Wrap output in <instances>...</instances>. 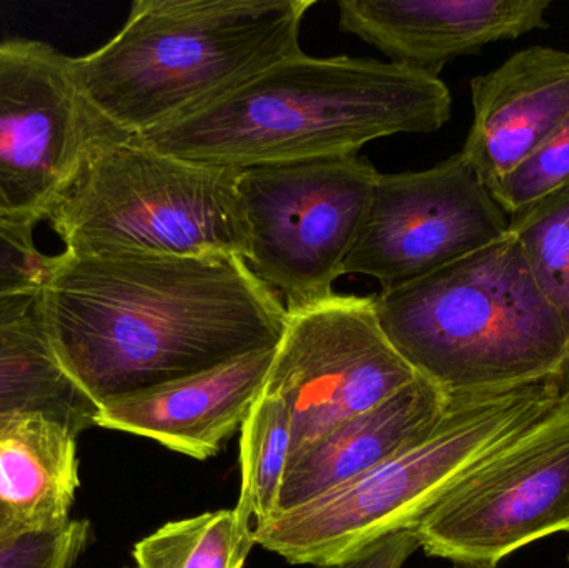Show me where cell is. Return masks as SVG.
Masks as SVG:
<instances>
[{"label": "cell", "instance_id": "10", "mask_svg": "<svg viewBox=\"0 0 569 568\" xmlns=\"http://www.w3.org/2000/svg\"><path fill=\"white\" fill-rule=\"evenodd\" d=\"M418 377L385 336L373 297L335 293L288 313L263 390L290 412L295 454Z\"/></svg>", "mask_w": 569, "mask_h": 568}, {"label": "cell", "instance_id": "6", "mask_svg": "<svg viewBox=\"0 0 569 568\" xmlns=\"http://www.w3.org/2000/svg\"><path fill=\"white\" fill-rule=\"evenodd\" d=\"M240 172L187 162L130 139L107 140L47 222L72 256L229 253L246 260Z\"/></svg>", "mask_w": 569, "mask_h": 568}, {"label": "cell", "instance_id": "2", "mask_svg": "<svg viewBox=\"0 0 569 568\" xmlns=\"http://www.w3.org/2000/svg\"><path fill=\"white\" fill-rule=\"evenodd\" d=\"M450 117L451 93L440 77L301 50L202 109L130 140L187 162L242 170L357 157L383 137L437 132Z\"/></svg>", "mask_w": 569, "mask_h": 568}, {"label": "cell", "instance_id": "23", "mask_svg": "<svg viewBox=\"0 0 569 568\" xmlns=\"http://www.w3.org/2000/svg\"><path fill=\"white\" fill-rule=\"evenodd\" d=\"M90 540L87 520L49 534H23L0 544V568H72Z\"/></svg>", "mask_w": 569, "mask_h": 568}, {"label": "cell", "instance_id": "9", "mask_svg": "<svg viewBox=\"0 0 569 568\" xmlns=\"http://www.w3.org/2000/svg\"><path fill=\"white\" fill-rule=\"evenodd\" d=\"M119 139L83 99L72 57L42 40H0V217L49 219L96 147Z\"/></svg>", "mask_w": 569, "mask_h": 568}, {"label": "cell", "instance_id": "13", "mask_svg": "<svg viewBox=\"0 0 569 568\" xmlns=\"http://www.w3.org/2000/svg\"><path fill=\"white\" fill-rule=\"evenodd\" d=\"M276 349L106 400L97 409L96 427L146 437L196 460L212 459L242 429L266 386Z\"/></svg>", "mask_w": 569, "mask_h": 568}, {"label": "cell", "instance_id": "19", "mask_svg": "<svg viewBox=\"0 0 569 568\" xmlns=\"http://www.w3.org/2000/svg\"><path fill=\"white\" fill-rule=\"evenodd\" d=\"M291 454V419L283 400L262 389L240 429V484L236 512L253 530L279 514Z\"/></svg>", "mask_w": 569, "mask_h": 568}, {"label": "cell", "instance_id": "17", "mask_svg": "<svg viewBox=\"0 0 569 568\" xmlns=\"http://www.w3.org/2000/svg\"><path fill=\"white\" fill-rule=\"evenodd\" d=\"M97 409L57 356L40 292L0 306V417L46 413L80 436L96 427Z\"/></svg>", "mask_w": 569, "mask_h": 568}, {"label": "cell", "instance_id": "18", "mask_svg": "<svg viewBox=\"0 0 569 568\" xmlns=\"http://www.w3.org/2000/svg\"><path fill=\"white\" fill-rule=\"evenodd\" d=\"M256 530L236 509L166 524L133 547L137 568H243Z\"/></svg>", "mask_w": 569, "mask_h": 568}, {"label": "cell", "instance_id": "24", "mask_svg": "<svg viewBox=\"0 0 569 568\" xmlns=\"http://www.w3.org/2000/svg\"><path fill=\"white\" fill-rule=\"evenodd\" d=\"M420 549L415 530H403L368 547L363 552L343 562L313 568H403L407 560Z\"/></svg>", "mask_w": 569, "mask_h": 568}, {"label": "cell", "instance_id": "12", "mask_svg": "<svg viewBox=\"0 0 569 568\" xmlns=\"http://www.w3.org/2000/svg\"><path fill=\"white\" fill-rule=\"evenodd\" d=\"M550 0H340L338 27L391 63L440 77L458 57L547 30Z\"/></svg>", "mask_w": 569, "mask_h": 568}, {"label": "cell", "instance_id": "21", "mask_svg": "<svg viewBox=\"0 0 569 568\" xmlns=\"http://www.w3.org/2000/svg\"><path fill=\"white\" fill-rule=\"evenodd\" d=\"M569 182V117L513 172L488 187L508 217Z\"/></svg>", "mask_w": 569, "mask_h": 568}, {"label": "cell", "instance_id": "4", "mask_svg": "<svg viewBox=\"0 0 569 568\" xmlns=\"http://www.w3.org/2000/svg\"><path fill=\"white\" fill-rule=\"evenodd\" d=\"M395 349L447 396L555 379L569 330L507 237L373 297Z\"/></svg>", "mask_w": 569, "mask_h": 568}, {"label": "cell", "instance_id": "3", "mask_svg": "<svg viewBox=\"0 0 569 568\" xmlns=\"http://www.w3.org/2000/svg\"><path fill=\"white\" fill-rule=\"evenodd\" d=\"M317 0H136L122 29L72 57L93 112L127 139L182 119L301 52Z\"/></svg>", "mask_w": 569, "mask_h": 568}, {"label": "cell", "instance_id": "27", "mask_svg": "<svg viewBox=\"0 0 569 568\" xmlns=\"http://www.w3.org/2000/svg\"><path fill=\"white\" fill-rule=\"evenodd\" d=\"M451 568H498L497 566H488V564H467V562H453Z\"/></svg>", "mask_w": 569, "mask_h": 568}, {"label": "cell", "instance_id": "1", "mask_svg": "<svg viewBox=\"0 0 569 568\" xmlns=\"http://www.w3.org/2000/svg\"><path fill=\"white\" fill-rule=\"evenodd\" d=\"M40 306L92 402L206 372L282 339V299L229 253L53 256Z\"/></svg>", "mask_w": 569, "mask_h": 568}, {"label": "cell", "instance_id": "8", "mask_svg": "<svg viewBox=\"0 0 569 568\" xmlns=\"http://www.w3.org/2000/svg\"><path fill=\"white\" fill-rule=\"evenodd\" d=\"M415 532L428 557L488 566L569 534V396L478 464Z\"/></svg>", "mask_w": 569, "mask_h": 568}, {"label": "cell", "instance_id": "26", "mask_svg": "<svg viewBox=\"0 0 569 568\" xmlns=\"http://www.w3.org/2000/svg\"><path fill=\"white\" fill-rule=\"evenodd\" d=\"M555 383L558 386L561 396H569V352L567 360H565L563 367H561L558 376L555 377Z\"/></svg>", "mask_w": 569, "mask_h": 568}, {"label": "cell", "instance_id": "22", "mask_svg": "<svg viewBox=\"0 0 569 568\" xmlns=\"http://www.w3.org/2000/svg\"><path fill=\"white\" fill-rule=\"evenodd\" d=\"M37 223L0 217V306L42 290L53 257L36 243Z\"/></svg>", "mask_w": 569, "mask_h": 568}, {"label": "cell", "instance_id": "11", "mask_svg": "<svg viewBox=\"0 0 569 568\" xmlns=\"http://www.w3.org/2000/svg\"><path fill=\"white\" fill-rule=\"evenodd\" d=\"M507 236V213L458 152L420 172L378 176L343 276L373 277L388 292Z\"/></svg>", "mask_w": 569, "mask_h": 568}, {"label": "cell", "instance_id": "7", "mask_svg": "<svg viewBox=\"0 0 569 568\" xmlns=\"http://www.w3.org/2000/svg\"><path fill=\"white\" fill-rule=\"evenodd\" d=\"M378 176L368 159L308 160L242 169L247 266L283 297L288 313L335 296Z\"/></svg>", "mask_w": 569, "mask_h": 568}, {"label": "cell", "instance_id": "14", "mask_svg": "<svg viewBox=\"0 0 569 568\" xmlns=\"http://www.w3.org/2000/svg\"><path fill=\"white\" fill-rule=\"evenodd\" d=\"M473 122L461 156L490 187L533 156L569 117V52L531 46L471 80Z\"/></svg>", "mask_w": 569, "mask_h": 568}, {"label": "cell", "instance_id": "15", "mask_svg": "<svg viewBox=\"0 0 569 568\" xmlns=\"http://www.w3.org/2000/svg\"><path fill=\"white\" fill-rule=\"evenodd\" d=\"M448 400L450 396L418 377L390 399L291 454L279 514L351 482L427 436L443 416Z\"/></svg>", "mask_w": 569, "mask_h": 568}, {"label": "cell", "instance_id": "5", "mask_svg": "<svg viewBox=\"0 0 569 568\" xmlns=\"http://www.w3.org/2000/svg\"><path fill=\"white\" fill-rule=\"evenodd\" d=\"M553 379L450 396L437 426L351 482L256 529L263 549L301 566L343 562L420 526L478 464L561 400Z\"/></svg>", "mask_w": 569, "mask_h": 568}, {"label": "cell", "instance_id": "28", "mask_svg": "<svg viewBox=\"0 0 569 568\" xmlns=\"http://www.w3.org/2000/svg\"><path fill=\"white\" fill-rule=\"evenodd\" d=\"M568 559H569V557H568Z\"/></svg>", "mask_w": 569, "mask_h": 568}, {"label": "cell", "instance_id": "16", "mask_svg": "<svg viewBox=\"0 0 569 568\" xmlns=\"http://www.w3.org/2000/svg\"><path fill=\"white\" fill-rule=\"evenodd\" d=\"M77 437L46 413L0 417V504L23 534H49L70 522L80 486Z\"/></svg>", "mask_w": 569, "mask_h": 568}, {"label": "cell", "instance_id": "25", "mask_svg": "<svg viewBox=\"0 0 569 568\" xmlns=\"http://www.w3.org/2000/svg\"><path fill=\"white\" fill-rule=\"evenodd\" d=\"M23 536L22 530L16 526L12 517L7 512L6 507L0 504V544L13 539V537Z\"/></svg>", "mask_w": 569, "mask_h": 568}, {"label": "cell", "instance_id": "20", "mask_svg": "<svg viewBox=\"0 0 569 568\" xmlns=\"http://www.w3.org/2000/svg\"><path fill=\"white\" fill-rule=\"evenodd\" d=\"M508 232L569 330V182L511 213Z\"/></svg>", "mask_w": 569, "mask_h": 568}]
</instances>
